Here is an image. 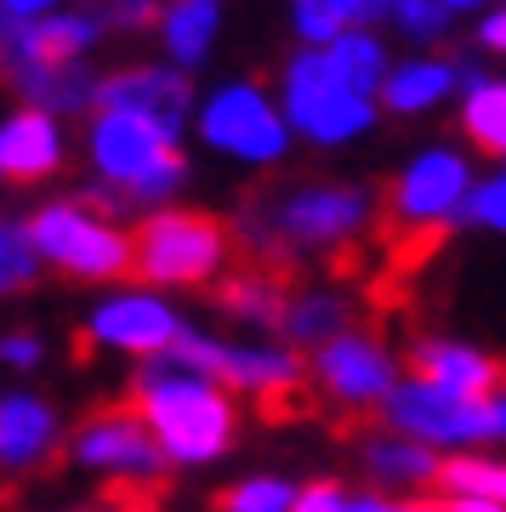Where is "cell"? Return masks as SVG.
<instances>
[{
    "label": "cell",
    "instance_id": "cell-32",
    "mask_svg": "<svg viewBox=\"0 0 506 512\" xmlns=\"http://www.w3.org/2000/svg\"><path fill=\"white\" fill-rule=\"evenodd\" d=\"M393 18L404 23V35L433 40V35L450 29V6H444V0H393Z\"/></svg>",
    "mask_w": 506,
    "mask_h": 512
},
{
    "label": "cell",
    "instance_id": "cell-31",
    "mask_svg": "<svg viewBox=\"0 0 506 512\" xmlns=\"http://www.w3.org/2000/svg\"><path fill=\"white\" fill-rule=\"evenodd\" d=\"M0 365L12 370V376H35L40 365H46V336L40 330H6L0 336Z\"/></svg>",
    "mask_w": 506,
    "mask_h": 512
},
{
    "label": "cell",
    "instance_id": "cell-38",
    "mask_svg": "<svg viewBox=\"0 0 506 512\" xmlns=\"http://www.w3.org/2000/svg\"><path fill=\"white\" fill-rule=\"evenodd\" d=\"M478 40H484L489 52H506V12H489V18L478 23Z\"/></svg>",
    "mask_w": 506,
    "mask_h": 512
},
{
    "label": "cell",
    "instance_id": "cell-17",
    "mask_svg": "<svg viewBox=\"0 0 506 512\" xmlns=\"http://www.w3.org/2000/svg\"><path fill=\"white\" fill-rule=\"evenodd\" d=\"M69 165V148H63V131H57L52 114L40 109H18L6 114L0 126V177L12 188H29V183H46Z\"/></svg>",
    "mask_w": 506,
    "mask_h": 512
},
{
    "label": "cell",
    "instance_id": "cell-26",
    "mask_svg": "<svg viewBox=\"0 0 506 512\" xmlns=\"http://www.w3.org/2000/svg\"><path fill=\"white\" fill-rule=\"evenodd\" d=\"M330 63H336V74L347 80V92L359 97H381V86H387V52H381L376 35H364V29H353V35H342L336 46H325Z\"/></svg>",
    "mask_w": 506,
    "mask_h": 512
},
{
    "label": "cell",
    "instance_id": "cell-10",
    "mask_svg": "<svg viewBox=\"0 0 506 512\" xmlns=\"http://www.w3.org/2000/svg\"><path fill=\"white\" fill-rule=\"evenodd\" d=\"M381 427L427 444L444 461L467 456V450H495V410L489 404H472V399H455V393L421 382V376H404L398 382V393L381 404Z\"/></svg>",
    "mask_w": 506,
    "mask_h": 512
},
{
    "label": "cell",
    "instance_id": "cell-16",
    "mask_svg": "<svg viewBox=\"0 0 506 512\" xmlns=\"http://www.w3.org/2000/svg\"><path fill=\"white\" fill-rule=\"evenodd\" d=\"M359 473L376 495H393V501H433L438 478H444V456L427 450V444L404 439L393 427H376L359 439Z\"/></svg>",
    "mask_w": 506,
    "mask_h": 512
},
{
    "label": "cell",
    "instance_id": "cell-27",
    "mask_svg": "<svg viewBox=\"0 0 506 512\" xmlns=\"http://www.w3.org/2000/svg\"><path fill=\"white\" fill-rule=\"evenodd\" d=\"M302 484L285 473H251L222 490V512H296Z\"/></svg>",
    "mask_w": 506,
    "mask_h": 512
},
{
    "label": "cell",
    "instance_id": "cell-21",
    "mask_svg": "<svg viewBox=\"0 0 506 512\" xmlns=\"http://www.w3.org/2000/svg\"><path fill=\"white\" fill-rule=\"evenodd\" d=\"M347 330H359V319H353V302H347L336 285H302V291H290L285 325H279V342H285V348L313 359V353L330 348Z\"/></svg>",
    "mask_w": 506,
    "mask_h": 512
},
{
    "label": "cell",
    "instance_id": "cell-5",
    "mask_svg": "<svg viewBox=\"0 0 506 512\" xmlns=\"http://www.w3.org/2000/svg\"><path fill=\"white\" fill-rule=\"evenodd\" d=\"M177 353L194 370L217 376L234 399L279 404V399H290V393L308 387V353L285 348L279 336H217V330L188 325Z\"/></svg>",
    "mask_w": 506,
    "mask_h": 512
},
{
    "label": "cell",
    "instance_id": "cell-2",
    "mask_svg": "<svg viewBox=\"0 0 506 512\" xmlns=\"http://www.w3.org/2000/svg\"><path fill=\"white\" fill-rule=\"evenodd\" d=\"M131 410L154 427L165 461L182 473L217 467L239 444V399L217 376H205L177 348L131 370Z\"/></svg>",
    "mask_w": 506,
    "mask_h": 512
},
{
    "label": "cell",
    "instance_id": "cell-8",
    "mask_svg": "<svg viewBox=\"0 0 506 512\" xmlns=\"http://www.w3.org/2000/svg\"><path fill=\"white\" fill-rule=\"evenodd\" d=\"M472 165L461 148H421L416 160L387 183V222L404 228L410 239H444L461 228V211L472 200Z\"/></svg>",
    "mask_w": 506,
    "mask_h": 512
},
{
    "label": "cell",
    "instance_id": "cell-33",
    "mask_svg": "<svg viewBox=\"0 0 506 512\" xmlns=\"http://www.w3.org/2000/svg\"><path fill=\"white\" fill-rule=\"evenodd\" d=\"M296 12H330V18H342L347 29H359V23H381L393 12V0H296Z\"/></svg>",
    "mask_w": 506,
    "mask_h": 512
},
{
    "label": "cell",
    "instance_id": "cell-11",
    "mask_svg": "<svg viewBox=\"0 0 506 512\" xmlns=\"http://www.w3.org/2000/svg\"><path fill=\"white\" fill-rule=\"evenodd\" d=\"M199 137L217 148V154H228V160L268 171V165H279L290 154V137L296 131H290L285 109L256 80H245V86H217V92L199 103Z\"/></svg>",
    "mask_w": 506,
    "mask_h": 512
},
{
    "label": "cell",
    "instance_id": "cell-14",
    "mask_svg": "<svg viewBox=\"0 0 506 512\" xmlns=\"http://www.w3.org/2000/svg\"><path fill=\"white\" fill-rule=\"evenodd\" d=\"M97 114H137V120H154L171 143H182V131L194 120V80L188 69H154V63L114 69L103 74Z\"/></svg>",
    "mask_w": 506,
    "mask_h": 512
},
{
    "label": "cell",
    "instance_id": "cell-30",
    "mask_svg": "<svg viewBox=\"0 0 506 512\" xmlns=\"http://www.w3.org/2000/svg\"><path fill=\"white\" fill-rule=\"evenodd\" d=\"M91 18L103 23V29H165L171 6H160V0H109Z\"/></svg>",
    "mask_w": 506,
    "mask_h": 512
},
{
    "label": "cell",
    "instance_id": "cell-39",
    "mask_svg": "<svg viewBox=\"0 0 506 512\" xmlns=\"http://www.w3.org/2000/svg\"><path fill=\"white\" fill-rule=\"evenodd\" d=\"M40 6H52V0H6V18H40Z\"/></svg>",
    "mask_w": 506,
    "mask_h": 512
},
{
    "label": "cell",
    "instance_id": "cell-19",
    "mask_svg": "<svg viewBox=\"0 0 506 512\" xmlns=\"http://www.w3.org/2000/svg\"><path fill=\"white\" fill-rule=\"evenodd\" d=\"M97 35H103V23L91 12H80V18H6V57H23L40 69H69V63H86Z\"/></svg>",
    "mask_w": 506,
    "mask_h": 512
},
{
    "label": "cell",
    "instance_id": "cell-41",
    "mask_svg": "<svg viewBox=\"0 0 506 512\" xmlns=\"http://www.w3.org/2000/svg\"><path fill=\"white\" fill-rule=\"evenodd\" d=\"M63 512H120L114 501H97V507H63Z\"/></svg>",
    "mask_w": 506,
    "mask_h": 512
},
{
    "label": "cell",
    "instance_id": "cell-36",
    "mask_svg": "<svg viewBox=\"0 0 506 512\" xmlns=\"http://www.w3.org/2000/svg\"><path fill=\"white\" fill-rule=\"evenodd\" d=\"M342 512H421V501H393V495H376V490H353Z\"/></svg>",
    "mask_w": 506,
    "mask_h": 512
},
{
    "label": "cell",
    "instance_id": "cell-24",
    "mask_svg": "<svg viewBox=\"0 0 506 512\" xmlns=\"http://www.w3.org/2000/svg\"><path fill=\"white\" fill-rule=\"evenodd\" d=\"M222 0H171V18H165V52H171V69H199L205 52H211V35H217Z\"/></svg>",
    "mask_w": 506,
    "mask_h": 512
},
{
    "label": "cell",
    "instance_id": "cell-1",
    "mask_svg": "<svg viewBox=\"0 0 506 512\" xmlns=\"http://www.w3.org/2000/svg\"><path fill=\"white\" fill-rule=\"evenodd\" d=\"M381 222V205L364 183H268L239 205L234 239L256 268L285 274L308 256L353 251Z\"/></svg>",
    "mask_w": 506,
    "mask_h": 512
},
{
    "label": "cell",
    "instance_id": "cell-7",
    "mask_svg": "<svg viewBox=\"0 0 506 512\" xmlns=\"http://www.w3.org/2000/svg\"><path fill=\"white\" fill-rule=\"evenodd\" d=\"M404 376H410V365L398 359V348L364 325L308 359V387L330 410H347V416H381V404L398 393Z\"/></svg>",
    "mask_w": 506,
    "mask_h": 512
},
{
    "label": "cell",
    "instance_id": "cell-28",
    "mask_svg": "<svg viewBox=\"0 0 506 512\" xmlns=\"http://www.w3.org/2000/svg\"><path fill=\"white\" fill-rule=\"evenodd\" d=\"M40 274H46V256H40L29 222H6V228H0V291L6 296L35 291Z\"/></svg>",
    "mask_w": 506,
    "mask_h": 512
},
{
    "label": "cell",
    "instance_id": "cell-35",
    "mask_svg": "<svg viewBox=\"0 0 506 512\" xmlns=\"http://www.w3.org/2000/svg\"><path fill=\"white\" fill-rule=\"evenodd\" d=\"M296 35L313 40V46H336L342 35H353L342 18H330V12H296Z\"/></svg>",
    "mask_w": 506,
    "mask_h": 512
},
{
    "label": "cell",
    "instance_id": "cell-37",
    "mask_svg": "<svg viewBox=\"0 0 506 512\" xmlns=\"http://www.w3.org/2000/svg\"><path fill=\"white\" fill-rule=\"evenodd\" d=\"M421 512H506V507H484V501H455V495H433V501H421Z\"/></svg>",
    "mask_w": 506,
    "mask_h": 512
},
{
    "label": "cell",
    "instance_id": "cell-22",
    "mask_svg": "<svg viewBox=\"0 0 506 512\" xmlns=\"http://www.w3.org/2000/svg\"><path fill=\"white\" fill-rule=\"evenodd\" d=\"M461 131L478 154L506 160V80H489L472 63H461Z\"/></svg>",
    "mask_w": 506,
    "mask_h": 512
},
{
    "label": "cell",
    "instance_id": "cell-42",
    "mask_svg": "<svg viewBox=\"0 0 506 512\" xmlns=\"http://www.w3.org/2000/svg\"><path fill=\"white\" fill-rule=\"evenodd\" d=\"M444 6H450V12H455V6H478V0H444Z\"/></svg>",
    "mask_w": 506,
    "mask_h": 512
},
{
    "label": "cell",
    "instance_id": "cell-9",
    "mask_svg": "<svg viewBox=\"0 0 506 512\" xmlns=\"http://www.w3.org/2000/svg\"><path fill=\"white\" fill-rule=\"evenodd\" d=\"M188 336V319L165 291H148V285H114L103 291V302H91V313L80 319V342L91 353H120L131 365H148L171 353Z\"/></svg>",
    "mask_w": 506,
    "mask_h": 512
},
{
    "label": "cell",
    "instance_id": "cell-12",
    "mask_svg": "<svg viewBox=\"0 0 506 512\" xmlns=\"http://www.w3.org/2000/svg\"><path fill=\"white\" fill-rule=\"evenodd\" d=\"M86 160H91V177L97 183H109L131 194L154 177V171H165L171 160H182V143H171L154 120H137V114H97L86 131ZM137 211V205H131Z\"/></svg>",
    "mask_w": 506,
    "mask_h": 512
},
{
    "label": "cell",
    "instance_id": "cell-20",
    "mask_svg": "<svg viewBox=\"0 0 506 512\" xmlns=\"http://www.w3.org/2000/svg\"><path fill=\"white\" fill-rule=\"evenodd\" d=\"M211 296H217V313H222V319H234L245 336H279V325H285V308H290L285 274L256 268V262L234 268V274L222 279Z\"/></svg>",
    "mask_w": 506,
    "mask_h": 512
},
{
    "label": "cell",
    "instance_id": "cell-40",
    "mask_svg": "<svg viewBox=\"0 0 506 512\" xmlns=\"http://www.w3.org/2000/svg\"><path fill=\"white\" fill-rule=\"evenodd\" d=\"M489 410H495V444H506V387L495 393V404H489Z\"/></svg>",
    "mask_w": 506,
    "mask_h": 512
},
{
    "label": "cell",
    "instance_id": "cell-6",
    "mask_svg": "<svg viewBox=\"0 0 506 512\" xmlns=\"http://www.w3.org/2000/svg\"><path fill=\"white\" fill-rule=\"evenodd\" d=\"M69 467L86 478H103V484H120V490H154L171 473L154 427L131 404L91 410L86 421H74L69 427Z\"/></svg>",
    "mask_w": 506,
    "mask_h": 512
},
{
    "label": "cell",
    "instance_id": "cell-4",
    "mask_svg": "<svg viewBox=\"0 0 506 512\" xmlns=\"http://www.w3.org/2000/svg\"><path fill=\"white\" fill-rule=\"evenodd\" d=\"M29 234H35L46 268H57L74 285H131V268H137V245L120 222L91 217L86 205L74 200H46L29 211Z\"/></svg>",
    "mask_w": 506,
    "mask_h": 512
},
{
    "label": "cell",
    "instance_id": "cell-13",
    "mask_svg": "<svg viewBox=\"0 0 506 512\" xmlns=\"http://www.w3.org/2000/svg\"><path fill=\"white\" fill-rule=\"evenodd\" d=\"M69 450V427L46 393L12 382L0 393V473L6 478H29L40 467H52Z\"/></svg>",
    "mask_w": 506,
    "mask_h": 512
},
{
    "label": "cell",
    "instance_id": "cell-3",
    "mask_svg": "<svg viewBox=\"0 0 506 512\" xmlns=\"http://www.w3.org/2000/svg\"><path fill=\"white\" fill-rule=\"evenodd\" d=\"M131 245H137V268L131 279L148 285V291H217L228 279V262H234V228L211 211H188V205H171V211H154L131 228Z\"/></svg>",
    "mask_w": 506,
    "mask_h": 512
},
{
    "label": "cell",
    "instance_id": "cell-25",
    "mask_svg": "<svg viewBox=\"0 0 506 512\" xmlns=\"http://www.w3.org/2000/svg\"><path fill=\"white\" fill-rule=\"evenodd\" d=\"M438 495L506 507V456L501 450H467V456H450L444 461V478H438Z\"/></svg>",
    "mask_w": 506,
    "mask_h": 512
},
{
    "label": "cell",
    "instance_id": "cell-23",
    "mask_svg": "<svg viewBox=\"0 0 506 512\" xmlns=\"http://www.w3.org/2000/svg\"><path fill=\"white\" fill-rule=\"evenodd\" d=\"M455 86H461V63H450V57H421V63H404V69L387 74V86H381V109L427 114V109H438Z\"/></svg>",
    "mask_w": 506,
    "mask_h": 512
},
{
    "label": "cell",
    "instance_id": "cell-15",
    "mask_svg": "<svg viewBox=\"0 0 506 512\" xmlns=\"http://www.w3.org/2000/svg\"><path fill=\"white\" fill-rule=\"evenodd\" d=\"M404 365H410V376L472 404H495V393L506 387V365L489 348L467 342V336H416Z\"/></svg>",
    "mask_w": 506,
    "mask_h": 512
},
{
    "label": "cell",
    "instance_id": "cell-18",
    "mask_svg": "<svg viewBox=\"0 0 506 512\" xmlns=\"http://www.w3.org/2000/svg\"><path fill=\"white\" fill-rule=\"evenodd\" d=\"M6 80L18 86L23 109L40 114H63V120H80L91 114L97 120V92H103V74H91L86 63H69V69H40V63H23V57H6Z\"/></svg>",
    "mask_w": 506,
    "mask_h": 512
},
{
    "label": "cell",
    "instance_id": "cell-34",
    "mask_svg": "<svg viewBox=\"0 0 506 512\" xmlns=\"http://www.w3.org/2000/svg\"><path fill=\"white\" fill-rule=\"evenodd\" d=\"M347 484L342 478H308L302 484V501H296V512H342L347 507Z\"/></svg>",
    "mask_w": 506,
    "mask_h": 512
},
{
    "label": "cell",
    "instance_id": "cell-29",
    "mask_svg": "<svg viewBox=\"0 0 506 512\" xmlns=\"http://www.w3.org/2000/svg\"><path fill=\"white\" fill-rule=\"evenodd\" d=\"M461 228H489V234H506V171L501 177H484L472 188L467 211H461Z\"/></svg>",
    "mask_w": 506,
    "mask_h": 512
}]
</instances>
